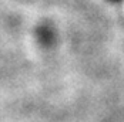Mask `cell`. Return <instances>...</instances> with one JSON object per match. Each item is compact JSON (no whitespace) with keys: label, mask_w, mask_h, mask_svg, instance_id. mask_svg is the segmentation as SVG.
Listing matches in <instances>:
<instances>
[{"label":"cell","mask_w":124,"mask_h":122,"mask_svg":"<svg viewBox=\"0 0 124 122\" xmlns=\"http://www.w3.org/2000/svg\"><path fill=\"white\" fill-rule=\"evenodd\" d=\"M108 1H111V3H121L123 0H108Z\"/></svg>","instance_id":"obj_1"}]
</instances>
